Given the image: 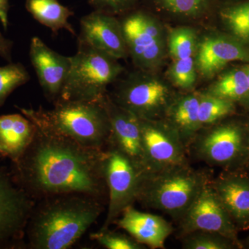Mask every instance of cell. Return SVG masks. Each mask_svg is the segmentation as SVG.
<instances>
[{"instance_id":"obj_4","label":"cell","mask_w":249,"mask_h":249,"mask_svg":"<svg viewBox=\"0 0 249 249\" xmlns=\"http://www.w3.org/2000/svg\"><path fill=\"white\" fill-rule=\"evenodd\" d=\"M209 180L188 164L142 178L137 201L181 219Z\"/></svg>"},{"instance_id":"obj_11","label":"cell","mask_w":249,"mask_h":249,"mask_svg":"<svg viewBox=\"0 0 249 249\" xmlns=\"http://www.w3.org/2000/svg\"><path fill=\"white\" fill-rule=\"evenodd\" d=\"M183 235L196 231L214 232L236 242L235 227L211 182L201 190L189 209L180 219Z\"/></svg>"},{"instance_id":"obj_13","label":"cell","mask_w":249,"mask_h":249,"mask_svg":"<svg viewBox=\"0 0 249 249\" xmlns=\"http://www.w3.org/2000/svg\"><path fill=\"white\" fill-rule=\"evenodd\" d=\"M78 42L121 60L129 55L121 21L113 15L93 11L80 19Z\"/></svg>"},{"instance_id":"obj_23","label":"cell","mask_w":249,"mask_h":249,"mask_svg":"<svg viewBox=\"0 0 249 249\" xmlns=\"http://www.w3.org/2000/svg\"><path fill=\"white\" fill-rule=\"evenodd\" d=\"M249 83L245 70H235L223 75L207 91L208 94L232 101L245 98Z\"/></svg>"},{"instance_id":"obj_34","label":"cell","mask_w":249,"mask_h":249,"mask_svg":"<svg viewBox=\"0 0 249 249\" xmlns=\"http://www.w3.org/2000/svg\"><path fill=\"white\" fill-rule=\"evenodd\" d=\"M244 70H245L246 74H247V78H248V81L249 83V65H248V66L246 67L244 69Z\"/></svg>"},{"instance_id":"obj_5","label":"cell","mask_w":249,"mask_h":249,"mask_svg":"<svg viewBox=\"0 0 249 249\" xmlns=\"http://www.w3.org/2000/svg\"><path fill=\"white\" fill-rule=\"evenodd\" d=\"M124 71L119 60L78 42L71 56V66L58 100L101 101L107 96L108 85ZM57 100V101H58Z\"/></svg>"},{"instance_id":"obj_17","label":"cell","mask_w":249,"mask_h":249,"mask_svg":"<svg viewBox=\"0 0 249 249\" xmlns=\"http://www.w3.org/2000/svg\"><path fill=\"white\" fill-rule=\"evenodd\" d=\"M242 130L232 124L219 126L204 134L196 144L199 157L210 164L224 165L235 160L243 150Z\"/></svg>"},{"instance_id":"obj_18","label":"cell","mask_w":249,"mask_h":249,"mask_svg":"<svg viewBox=\"0 0 249 249\" xmlns=\"http://www.w3.org/2000/svg\"><path fill=\"white\" fill-rule=\"evenodd\" d=\"M35 124L22 114L0 116V158L15 163L30 145Z\"/></svg>"},{"instance_id":"obj_22","label":"cell","mask_w":249,"mask_h":249,"mask_svg":"<svg viewBox=\"0 0 249 249\" xmlns=\"http://www.w3.org/2000/svg\"><path fill=\"white\" fill-rule=\"evenodd\" d=\"M219 15L236 40L249 44V0L232 1L223 6Z\"/></svg>"},{"instance_id":"obj_7","label":"cell","mask_w":249,"mask_h":249,"mask_svg":"<svg viewBox=\"0 0 249 249\" xmlns=\"http://www.w3.org/2000/svg\"><path fill=\"white\" fill-rule=\"evenodd\" d=\"M0 158V249H19L36 201Z\"/></svg>"},{"instance_id":"obj_12","label":"cell","mask_w":249,"mask_h":249,"mask_svg":"<svg viewBox=\"0 0 249 249\" xmlns=\"http://www.w3.org/2000/svg\"><path fill=\"white\" fill-rule=\"evenodd\" d=\"M103 103L110 124V134L106 148L115 149L125 156L144 178L148 170L142 146L140 119L113 102L109 95L105 97Z\"/></svg>"},{"instance_id":"obj_24","label":"cell","mask_w":249,"mask_h":249,"mask_svg":"<svg viewBox=\"0 0 249 249\" xmlns=\"http://www.w3.org/2000/svg\"><path fill=\"white\" fill-rule=\"evenodd\" d=\"M156 9L176 17L198 18L209 14L214 0H152Z\"/></svg>"},{"instance_id":"obj_8","label":"cell","mask_w":249,"mask_h":249,"mask_svg":"<svg viewBox=\"0 0 249 249\" xmlns=\"http://www.w3.org/2000/svg\"><path fill=\"white\" fill-rule=\"evenodd\" d=\"M129 55L139 70L151 71L164 59L163 29L150 14L141 10L130 13L121 21Z\"/></svg>"},{"instance_id":"obj_6","label":"cell","mask_w":249,"mask_h":249,"mask_svg":"<svg viewBox=\"0 0 249 249\" xmlns=\"http://www.w3.org/2000/svg\"><path fill=\"white\" fill-rule=\"evenodd\" d=\"M110 98L139 119L157 121L165 116L175 98L165 82L139 70L119 83Z\"/></svg>"},{"instance_id":"obj_26","label":"cell","mask_w":249,"mask_h":249,"mask_svg":"<svg viewBox=\"0 0 249 249\" xmlns=\"http://www.w3.org/2000/svg\"><path fill=\"white\" fill-rule=\"evenodd\" d=\"M30 80V75L22 63L9 62L0 67V108L4 106L10 94Z\"/></svg>"},{"instance_id":"obj_31","label":"cell","mask_w":249,"mask_h":249,"mask_svg":"<svg viewBox=\"0 0 249 249\" xmlns=\"http://www.w3.org/2000/svg\"><path fill=\"white\" fill-rule=\"evenodd\" d=\"M96 11L106 14H121L131 9L137 0H88Z\"/></svg>"},{"instance_id":"obj_33","label":"cell","mask_w":249,"mask_h":249,"mask_svg":"<svg viewBox=\"0 0 249 249\" xmlns=\"http://www.w3.org/2000/svg\"><path fill=\"white\" fill-rule=\"evenodd\" d=\"M9 0H0V22L5 30L9 26Z\"/></svg>"},{"instance_id":"obj_2","label":"cell","mask_w":249,"mask_h":249,"mask_svg":"<svg viewBox=\"0 0 249 249\" xmlns=\"http://www.w3.org/2000/svg\"><path fill=\"white\" fill-rule=\"evenodd\" d=\"M102 211V200L86 195H60L40 199L26 228L27 246L32 249L70 248Z\"/></svg>"},{"instance_id":"obj_28","label":"cell","mask_w":249,"mask_h":249,"mask_svg":"<svg viewBox=\"0 0 249 249\" xmlns=\"http://www.w3.org/2000/svg\"><path fill=\"white\" fill-rule=\"evenodd\" d=\"M232 241L214 232L196 231L184 235L182 248L185 249H227Z\"/></svg>"},{"instance_id":"obj_10","label":"cell","mask_w":249,"mask_h":249,"mask_svg":"<svg viewBox=\"0 0 249 249\" xmlns=\"http://www.w3.org/2000/svg\"><path fill=\"white\" fill-rule=\"evenodd\" d=\"M140 124L147 175L188 164L186 147L166 121L140 119Z\"/></svg>"},{"instance_id":"obj_35","label":"cell","mask_w":249,"mask_h":249,"mask_svg":"<svg viewBox=\"0 0 249 249\" xmlns=\"http://www.w3.org/2000/svg\"><path fill=\"white\" fill-rule=\"evenodd\" d=\"M228 1H242V0H228Z\"/></svg>"},{"instance_id":"obj_1","label":"cell","mask_w":249,"mask_h":249,"mask_svg":"<svg viewBox=\"0 0 249 249\" xmlns=\"http://www.w3.org/2000/svg\"><path fill=\"white\" fill-rule=\"evenodd\" d=\"M106 155V150L84 146L36 127L30 145L13 163V171L36 201L65 194L86 195L102 200L107 192Z\"/></svg>"},{"instance_id":"obj_29","label":"cell","mask_w":249,"mask_h":249,"mask_svg":"<svg viewBox=\"0 0 249 249\" xmlns=\"http://www.w3.org/2000/svg\"><path fill=\"white\" fill-rule=\"evenodd\" d=\"M196 57L183 60H175L170 67V79L178 88L183 89H191L196 80Z\"/></svg>"},{"instance_id":"obj_14","label":"cell","mask_w":249,"mask_h":249,"mask_svg":"<svg viewBox=\"0 0 249 249\" xmlns=\"http://www.w3.org/2000/svg\"><path fill=\"white\" fill-rule=\"evenodd\" d=\"M29 56L46 97L55 103L66 81L71 57L55 52L38 37L31 39Z\"/></svg>"},{"instance_id":"obj_15","label":"cell","mask_w":249,"mask_h":249,"mask_svg":"<svg viewBox=\"0 0 249 249\" xmlns=\"http://www.w3.org/2000/svg\"><path fill=\"white\" fill-rule=\"evenodd\" d=\"M233 61L249 62V50L235 38L209 35L199 42L196 55V71L211 78Z\"/></svg>"},{"instance_id":"obj_30","label":"cell","mask_w":249,"mask_h":249,"mask_svg":"<svg viewBox=\"0 0 249 249\" xmlns=\"http://www.w3.org/2000/svg\"><path fill=\"white\" fill-rule=\"evenodd\" d=\"M90 238L108 249H142L143 245L133 237L108 229L90 234Z\"/></svg>"},{"instance_id":"obj_27","label":"cell","mask_w":249,"mask_h":249,"mask_svg":"<svg viewBox=\"0 0 249 249\" xmlns=\"http://www.w3.org/2000/svg\"><path fill=\"white\" fill-rule=\"evenodd\" d=\"M234 109L232 101L204 93L201 95L199 120L201 127L212 124L230 114Z\"/></svg>"},{"instance_id":"obj_21","label":"cell","mask_w":249,"mask_h":249,"mask_svg":"<svg viewBox=\"0 0 249 249\" xmlns=\"http://www.w3.org/2000/svg\"><path fill=\"white\" fill-rule=\"evenodd\" d=\"M25 7L36 20L53 33L65 29L75 35L74 29L69 22L73 12L58 0H27Z\"/></svg>"},{"instance_id":"obj_19","label":"cell","mask_w":249,"mask_h":249,"mask_svg":"<svg viewBox=\"0 0 249 249\" xmlns=\"http://www.w3.org/2000/svg\"><path fill=\"white\" fill-rule=\"evenodd\" d=\"M201 95L191 93L175 98L165 114L166 122L178 133L186 147L194 142L201 127L199 120Z\"/></svg>"},{"instance_id":"obj_9","label":"cell","mask_w":249,"mask_h":249,"mask_svg":"<svg viewBox=\"0 0 249 249\" xmlns=\"http://www.w3.org/2000/svg\"><path fill=\"white\" fill-rule=\"evenodd\" d=\"M105 176L109 201L106 220L100 230L109 229L124 210L137 201L142 176L133 163L120 152L107 147Z\"/></svg>"},{"instance_id":"obj_20","label":"cell","mask_w":249,"mask_h":249,"mask_svg":"<svg viewBox=\"0 0 249 249\" xmlns=\"http://www.w3.org/2000/svg\"><path fill=\"white\" fill-rule=\"evenodd\" d=\"M211 184L231 219L241 225L249 224L248 180L239 177H228Z\"/></svg>"},{"instance_id":"obj_32","label":"cell","mask_w":249,"mask_h":249,"mask_svg":"<svg viewBox=\"0 0 249 249\" xmlns=\"http://www.w3.org/2000/svg\"><path fill=\"white\" fill-rule=\"evenodd\" d=\"M14 42L6 38L0 31V57L9 62H12V48Z\"/></svg>"},{"instance_id":"obj_16","label":"cell","mask_w":249,"mask_h":249,"mask_svg":"<svg viewBox=\"0 0 249 249\" xmlns=\"http://www.w3.org/2000/svg\"><path fill=\"white\" fill-rule=\"evenodd\" d=\"M114 224L139 243L152 249H164L165 241L173 231L163 217L142 212L132 206L124 210Z\"/></svg>"},{"instance_id":"obj_3","label":"cell","mask_w":249,"mask_h":249,"mask_svg":"<svg viewBox=\"0 0 249 249\" xmlns=\"http://www.w3.org/2000/svg\"><path fill=\"white\" fill-rule=\"evenodd\" d=\"M104 98L101 101L58 100L49 109L16 107L39 128L68 137L84 146L106 150L110 124Z\"/></svg>"},{"instance_id":"obj_25","label":"cell","mask_w":249,"mask_h":249,"mask_svg":"<svg viewBox=\"0 0 249 249\" xmlns=\"http://www.w3.org/2000/svg\"><path fill=\"white\" fill-rule=\"evenodd\" d=\"M168 40V51L173 61L196 57L199 42L193 28H175L170 31Z\"/></svg>"}]
</instances>
